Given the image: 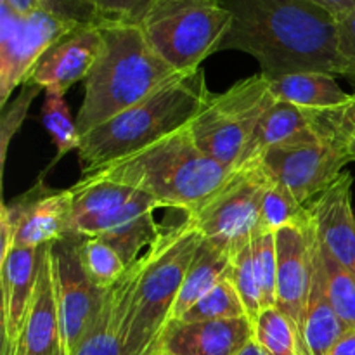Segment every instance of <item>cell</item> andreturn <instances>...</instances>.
Listing matches in <instances>:
<instances>
[{
	"instance_id": "obj_1",
	"label": "cell",
	"mask_w": 355,
	"mask_h": 355,
	"mask_svg": "<svg viewBox=\"0 0 355 355\" xmlns=\"http://www.w3.org/2000/svg\"><path fill=\"white\" fill-rule=\"evenodd\" d=\"M231 28L218 52L257 59L267 80L298 71L340 75L336 17L312 0H220Z\"/></svg>"
},
{
	"instance_id": "obj_2",
	"label": "cell",
	"mask_w": 355,
	"mask_h": 355,
	"mask_svg": "<svg viewBox=\"0 0 355 355\" xmlns=\"http://www.w3.org/2000/svg\"><path fill=\"white\" fill-rule=\"evenodd\" d=\"M234 170L218 165L184 127L130 156L82 177L111 180L144 193L162 208L194 214L229 180Z\"/></svg>"
},
{
	"instance_id": "obj_3",
	"label": "cell",
	"mask_w": 355,
	"mask_h": 355,
	"mask_svg": "<svg viewBox=\"0 0 355 355\" xmlns=\"http://www.w3.org/2000/svg\"><path fill=\"white\" fill-rule=\"evenodd\" d=\"M99 26L103 51L83 82L85 96L76 114L80 135L135 106L180 75L159 58L139 24Z\"/></svg>"
},
{
	"instance_id": "obj_4",
	"label": "cell",
	"mask_w": 355,
	"mask_h": 355,
	"mask_svg": "<svg viewBox=\"0 0 355 355\" xmlns=\"http://www.w3.org/2000/svg\"><path fill=\"white\" fill-rule=\"evenodd\" d=\"M210 96L203 68L177 75L144 101L82 135L78 148L82 175L187 127Z\"/></svg>"
},
{
	"instance_id": "obj_5",
	"label": "cell",
	"mask_w": 355,
	"mask_h": 355,
	"mask_svg": "<svg viewBox=\"0 0 355 355\" xmlns=\"http://www.w3.org/2000/svg\"><path fill=\"white\" fill-rule=\"evenodd\" d=\"M201 234L189 217L165 227L139 259L137 284L127 315L130 355H162L163 338Z\"/></svg>"
},
{
	"instance_id": "obj_6",
	"label": "cell",
	"mask_w": 355,
	"mask_h": 355,
	"mask_svg": "<svg viewBox=\"0 0 355 355\" xmlns=\"http://www.w3.org/2000/svg\"><path fill=\"white\" fill-rule=\"evenodd\" d=\"M231 21L220 0H162L139 26L159 58L186 75L217 54Z\"/></svg>"
},
{
	"instance_id": "obj_7",
	"label": "cell",
	"mask_w": 355,
	"mask_h": 355,
	"mask_svg": "<svg viewBox=\"0 0 355 355\" xmlns=\"http://www.w3.org/2000/svg\"><path fill=\"white\" fill-rule=\"evenodd\" d=\"M274 101L269 80L262 73L252 75L222 94H211L187 127L208 158L236 170L257 123Z\"/></svg>"
},
{
	"instance_id": "obj_8",
	"label": "cell",
	"mask_w": 355,
	"mask_h": 355,
	"mask_svg": "<svg viewBox=\"0 0 355 355\" xmlns=\"http://www.w3.org/2000/svg\"><path fill=\"white\" fill-rule=\"evenodd\" d=\"M266 186L267 175L259 165L238 168L214 196L186 217L201 238L222 246L232 257L250 245L260 229Z\"/></svg>"
},
{
	"instance_id": "obj_9",
	"label": "cell",
	"mask_w": 355,
	"mask_h": 355,
	"mask_svg": "<svg viewBox=\"0 0 355 355\" xmlns=\"http://www.w3.org/2000/svg\"><path fill=\"white\" fill-rule=\"evenodd\" d=\"M347 163H350L347 144L318 132L269 149L255 165L274 182L286 187L302 207H307L342 175Z\"/></svg>"
},
{
	"instance_id": "obj_10",
	"label": "cell",
	"mask_w": 355,
	"mask_h": 355,
	"mask_svg": "<svg viewBox=\"0 0 355 355\" xmlns=\"http://www.w3.org/2000/svg\"><path fill=\"white\" fill-rule=\"evenodd\" d=\"M71 189H52L37 180L26 193L2 205L0 260L14 248H42L69 236Z\"/></svg>"
},
{
	"instance_id": "obj_11",
	"label": "cell",
	"mask_w": 355,
	"mask_h": 355,
	"mask_svg": "<svg viewBox=\"0 0 355 355\" xmlns=\"http://www.w3.org/2000/svg\"><path fill=\"white\" fill-rule=\"evenodd\" d=\"M82 23L62 19L42 9L28 17L14 14L0 3V106H7L10 94L21 87L42 55L64 35Z\"/></svg>"
},
{
	"instance_id": "obj_12",
	"label": "cell",
	"mask_w": 355,
	"mask_h": 355,
	"mask_svg": "<svg viewBox=\"0 0 355 355\" xmlns=\"http://www.w3.org/2000/svg\"><path fill=\"white\" fill-rule=\"evenodd\" d=\"M82 239L80 236H66L51 245L61 318L62 355L75 354L107 291L97 288L83 269L80 257Z\"/></svg>"
},
{
	"instance_id": "obj_13",
	"label": "cell",
	"mask_w": 355,
	"mask_h": 355,
	"mask_svg": "<svg viewBox=\"0 0 355 355\" xmlns=\"http://www.w3.org/2000/svg\"><path fill=\"white\" fill-rule=\"evenodd\" d=\"M276 307L293 324L300 347L312 281V224L309 215L302 224L286 225L276 231Z\"/></svg>"
},
{
	"instance_id": "obj_14",
	"label": "cell",
	"mask_w": 355,
	"mask_h": 355,
	"mask_svg": "<svg viewBox=\"0 0 355 355\" xmlns=\"http://www.w3.org/2000/svg\"><path fill=\"white\" fill-rule=\"evenodd\" d=\"M101 51L103 33L99 24H80L42 55L26 82L35 83L42 90L66 94L75 83L85 82Z\"/></svg>"
},
{
	"instance_id": "obj_15",
	"label": "cell",
	"mask_w": 355,
	"mask_h": 355,
	"mask_svg": "<svg viewBox=\"0 0 355 355\" xmlns=\"http://www.w3.org/2000/svg\"><path fill=\"white\" fill-rule=\"evenodd\" d=\"M12 355H62L61 318L51 245L42 246L37 284Z\"/></svg>"
},
{
	"instance_id": "obj_16",
	"label": "cell",
	"mask_w": 355,
	"mask_h": 355,
	"mask_svg": "<svg viewBox=\"0 0 355 355\" xmlns=\"http://www.w3.org/2000/svg\"><path fill=\"white\" fill-rule=\"evenodd\" d=\"M354 179L343 172L309 208L321 245L355 276V214L352 207Z\"/></svg>"
},
{
	"instance_id": "obj_17",
	"label": "cell",
	"mask_w": 355,
	"mask_h": 355,
	"mask_svg": "<svg viewBox=\"0 0 355 355\" xmlns=\"http://www.w3.org/2000/svg\"><path fill=\"white\" fill-rule=\"evenodd\" d=\"M253 340L248 318L214 321H172L162 355H238Z\"/></svg>"
},
{
	"instance_id": "obj_18",
	"label": "cell",
	"mask_w": 355,
	"mask_h": 355,
	"mask_svg": "<svg viewBox=\"0 0 355 355\" xmlns=\"http://www.w3.org/2000/svg\"><path fill=\"white\" fill-rule=\"evenodd\" d=\"M42 248L14 246L0 260V286H2V355H12L40 267Z\"/></svg>"
},
{
	"instance_id": "obj_19",
	"label": "cell",
	"mask_w": 355,
	"mask_h": 355,
	"mask_svg": "<svg viewBox=\"0 0 355 355\" xmlns=\"http://www.w3.org/2000/svg\"><path fill=\"white\" fill-rule=\"evenodd\" d=\"M141 263L134 262L120 281L104 295L96 319L73 355H130L127 315Z\"/></svg>"
},
{
	"instance_id": "obj_20",
	"label": "cell",
	"mask_w": 355,
	"mask_h": 355,
	"mask_svg": "<svg viewBox=\"0 0 355 355\" xmlns=\"http://www.w3.org/2000/svg\"><path fill=\"white\" fill-rule=\"evenodd\" d=\"M158 208H162L158 201L137 191L128 203L101 220L89 238H103L130 267L142 257V248H149L165 229L155 220Z\"/></svg>"
},
{
	"instance_id": "obj_21",
	"label": "cell",
	"mask_w": 355,
	"mask_h": 355,
	"mask_svg": "<svg viewBox=\"0 0 355 355\" xmlns=\"http://www.w3.org/2000/svg\"><path fill=\"white\" fill-rule=\"evenodd\" d=\"M347 333L349 329L338 318L329 298L321 243L312 225V281L300 336V355H328Z\"/></svg>"
},
{
	"instance_id": "obj_22",
	"label": "cell",
	"mask_w": 355,
	"mask_h": 355,
	"mask_svg": "<svg viewBox=\"0 0 355 355\" xmlns=\"http://www.w3.org/2000/svg\"><path fill=\"white\" fill-rule=\"evenodd\" d=\"M318 132L315 111L304 110L284 101H274L257 123L238 168L259 163L269 149L311 137Z\"/></svg>"
},
{
	"instance_id": "obj_23",
	"label": "cell",
	"mask_w": 355,
	"mask_h": 355,
	"mask_svg": "<svg viewBox=\"0 0 355 355\" xmlns=\"http://www.w3.org/2000/svg\"><path fill=\"white\" fill-rule=\"evenodd\" d=\"M71 229L69 236L89 238L101 220L123 207L137 194V191L111 180L82 177L73 187Z\"/></svg>"
},
{
	"instance_id": "obj_24",
	"label": "cell",
	"mask_w": 355,
	"mask_h": 355,
	"mask_svg": "<svg viewBox=\"0 0 355 355\" xmlns=\"http://www.w3.org/2000/svg\"><path fill=\"white\" fill-rule=\"evenodd\" d=\"M270 94L276 101L295 104L311 111H329L349 101L335 75L322 71H298L269 80Z\"/></svg>"
},
{
	"instance_id": "obj_25",
	"label": "cell",
	"mask_w": 355,
	"mask_h": 355,
	"mask_svg": "<svg viewBox=\"0 0 355 355\" xmlns=\"http://www.w3.org/2000/svg\"><path fill=\"white\" fill-rule=\"evenodd\" d=\"M231 259L232 257L227 250L201 238L187 269L186 279L180 288L172 321H179L201 297H205L227 274Z\"/></svg>"
},
{
	"instance_id": "obj_26",
	"label": "cell",
	"mask_w": 355,
	"mask_h": 355,
	"mask_svg": "<svg viewBox=\"0 0 355 355\" xmlns=\"http://www.w3.org/2000/svg\"><path fill=\"white\" fill-rule=\"evenodd\" d=\"M44 106H42V123L51 134L52 142L58 148L54 163L59 162L69 151H78L82 135L76 120H73L69 106L64 101V94L58 90H44Z\"/></svg>"
},
{
	"instance_id": "obj_27",
	"label": "cell",
	"mask_w": 355,
	"mask_h": 355,
	"mask_svg": "<svg viewBox=\"0 0 355 355\" xmlns=\"http://www.w3.org/2000/svg\"><path fill=\"white\" fill-rule=\"evenodd\" d=\"M253 342L267 355H300L297 331L276 305L262 309L253 321Z\"/></svg>"
},
{
	"instance_id": "obj_28",
	"label": "cell",
	"mask_w": 355,
	"mask_h": 355,
	"mask_svg": "<svg viewBox=\"0 0 355 355\" xmlns=\"http://www.w3.org/2000/svg\"><path fill=\"white\" fill-rule=\"evenodd\" d=\"M80 257L87 276L101 290L114 286L128 269L116 250L103 238H83Z\"/></svg>"
},
{
	"instance_id": "obj_29",
	"label": "cell",
	"mask_w": 355,
	"mask_h": 355,
	"mask_svg": "<svg viewBox=\"0 0 355 355\" xmlns=\"http://www.w3.org/2000/svg\"><path fill=\"white\" fill-rule=\"evenodd\" d=\"M248 318L229 277V270L205 297H201L179 321H214V319H236Z\"/></svg>"
},
{
	"instance_id": "obj_30",
	"label": "cell",
	"mask_w": 355,
	"mask_h": 355,
	"mask_svg": "<svg viewBox=\"0 0 355 355\" xmlns=\"http://www.w3.org/2000/svg\"><path fill=\"white\" fill-rule=\"evenodd\" d=\"M307 207H302L286 187L267 177V186L262 201V215H260V229L276 232L286 225L302 224L307 218Z\"/></svg>"
},
{
	"instance_id": "obj_31",
	"label": "cell",
	"mask_w": 355,
	"mask_h": 355,
	"mask_svg": "<svg viewBox=\"0 0 355 355\" xmlns=\"http://www.w3.org/2000/svg\"><path fill=\"white\" fill-rule=\"evenodd\" d=\"M318 234V232H315ZM321 243V241H319ZM326 284L331 304L349 331H355V276L321 245Z\"/></svg>"
},
{
	"instance_id": "obj_32",
	"label": "cell",
	"mask_w": 355,
	"mask_h": 355,
	"mask_svg": "<svg viewBox=\"0 0 355 355\" xmlns=\"http://www.w3.org/2000/svg\"><path fill=\"white\" fill-rule=\"evenodd\" d=\"M253 267L262 293L263 309L276 305L277 286V252L276 232L259 229L252 238Z\"/></svg>"
},
{
	"instance_id": "obj_33",
	"label": "cell",
	"mask_w": 355,
	"mask_h": 355,
	"mask_svg": "<svg viewBox=\"0 0 355 355\" xmlns=\"http://www.w3.org/2000/svg\"><path fill=\"white\" fill-rule=\"evenodd\" d=\"M229 277L245 305L246 315L250 321H255L259 314L262 312V293H260L259 279H257L255 267H253V255H252V243L246 245L245 248L234 253L231 259V267H229Z\"/></svg>"
},
{
	"instance_id": "obj_34",
	"label": "cell",
	"mask_w": 355,
	"mask_h": 355,
	"mask_svg": "<svg viewBox=\"0 0 355 355\" xmlns=\"http://www.w3.org/2000/svg\"><path fill=\"white\" fill-rule=\"evenodd\" d=\"M97 24H141L162 0H85Z\"/></svg>"
},
{
	"instance_id": "obj_35",
	"label": "cell",
	"mask_w": 355,
	"mask_h": 355,
	"mask_svg": "<svg viewBox=\"0 0 355 355\" xmlns=\"http://www.w3.org/2000/svg\"><path fill=\"white\" fill-rule=\"evenodd\" d=\"M40 92L42 89L38 85L31 82H24L21 85V90L16 96V99L12 101V104L2 110V118H0V163H2V168L6 166L10 141L17 134L21 125L24 123L31 103H33L35 97Z\"/></svg>"
},
{
	"instance_id": "obj_36",
	"label": "cell",
	"mask_w": 355,
	"mask_h": 355,
	"mask_svg": "<svg viewBox=\"0 0 355 355\" xmlns=\"http://www.w3.org/2000/svg\"><path fill=\"white\" fill-rule=\"evenodd\" d=\"M315 125L324 135L347 144L355 137V94L349 97L343 106L329 111H315Z\"/></svg>"
},
{
	"instance_id": "obj_37",
	"label": "cell",
	"mask_w": 355,
	"mask_h": 355,
	"mask_svg": "<svg viewBox=\"0 0 355 355\" xmlns=\"http://www.w3.org/2000/svg\"><path fill=\"white\" fill-rule=\"evenodd\" d=\"M336 17V49L342 73L355 87V9Z\"/></svg>"
},
{
	"instance_id": "obj_38",
	"label": "cell",
	"mask_w": 355,
	"mask_h": 355,
	"mask_svg": "<svg viewBox=\"0 0 355 355\" xmlns=\"http://www.w3.org/2000/svg\"><path fill=\"white\" fill-rule=\"evenodd\" d=\"M44 9L73 23H96L85 0H42Z\"/></svg>"
},
{
	"instance_id": "obj_39",
	"label": "cell",
	"mask_w": 355,
	"mask_h": 355,
	"mask_svg": "<svg viewBox=\"0 0 355 355\" xmlns=\"http://www.w3.org/2000/svg\"><path fill=\"white\" fill-rule=\"evenodd\" d=\"M0 3L9 7L14 14H17L21 17H28L44 9V2L42 0H0Z\"/></svg>"
},
{
	"instance_id": "obj_40",
	"label": "cell",
	"mask_w": 355,
	"mask_h": 355,
	"mask_svg": "<svg viewBox=\"0 0 355 355\" xmlns=\"http://www.w3.org/2000/svg\"><path fill=\"white\" fill-rule=\"evenodd\" d=\"M312 2L324 7V9L329 10L333 16H338V14L355 9V0H312Z\"/></svg>"
},
{
	"instance_id": "obj_41",
	"label": "cell",
	"mask_w": 355,
	"mask_h": 355,
	"mask_svg": "<svg viewBox=\"0 0 355 355\" xmlns=\"http://www.w3.org/2000/svg\"><path fill=\"white\" fill-rule=\"evenodd\" d=\"M328 355H355V331H349Z\"/></svg>"
},
{
	"instance_id": "obj_42",
	"label": "cell",
	"mask_w": 355,
	"mask_h": 355,
	"mask_svg": "<svg viewBox=\"0 0 355 355\" xmlns=\"http://www.w3.org/2000/svg\"><path fill=\"white\" fill-rule=\"evenodd\" d=\"M238 355H267V354L263 352V350L260 349V347L257 345V343L252 340V342H250L248 345H246L245 349H243Z\"/></svg>"
},
{
	"instance_id": "obj_43",
	"label": "cell",
	"mask_w": 355,
	"mask_h": 355,
	"mask_svg": "<svg viewBox=\"0 0 355 355\" xmlns=\"http://www.w3.org/2000/svg\"><path fill=\"white\" fill-rule=\"evenodd\" d=\"M347 153H349L350 162H355V137H352L347 142Z\"/></svg>"
}]
</instances>
